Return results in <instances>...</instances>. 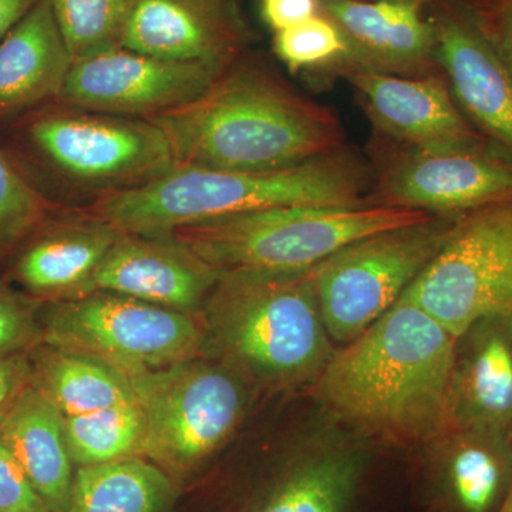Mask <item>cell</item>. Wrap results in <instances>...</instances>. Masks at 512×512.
Listing matches in <instances>:
<instances>
[{"label": "cell", "instance_id": "1", "mask_svg": "<svg viewBox=\"0 0 512 512\" xmlns=\"http://www.w3.org/2000/svg\"><path fill=\"white\" fill-rule=\"evenodd\" d=\"M456 338L400 296L362 335L336 348L312 397L382 450L414 453L448 424Z\"/></svg>", "mask_w": 512, "mask_h": 512}, {"label": "cell", "instance_id": "2", "mask_svg": "<svg viewBox=\"0 0 512 512\" xmlns=\"http://www.w3.org/2000/svg\"><path fill=\"white\" fill-rule=\"evenodd\" d=\"M178 165L279 171L343 150L330 111L305 99L261 64L235 60L197 99L151 117Z\"/></svg>", "mask_w": 512, "mask_h": 512}, {"label": "cell", "instance_id": "3", "mask_svg": "<svg viewBox=\"0 0 512 512\" xmlns=\"http://www.w3.org/2000/svg\"><path fill=\"white\" fill-rule=\"evenodd\" d=\"M198 318L205 357L255 389H311L336 350L311 269L222 271Z\"/></svg>", "mask_w": 512, "mask_h": 512}, {"label": "cell", "instance_id": "4", "mask_svg": "<svg viewBox=\"0 0 512 512\" xmlns=\"http://www.w3.org/2000/svg\"><path fill=\"white\" fill-rule=\"evenodd\" d=\"M369 177L345 150L264 173L177 165L131 190L101 195L89 214L123 234L165 235L181 225L276 207H359Z\"/></svg>", "mask_w": 512, "mask_h": 512}, {"label": "cell", "instance_id": "5", "mask_svg": "<svg viewBox=\"0 0 512 512\" xmlns=\"http://www.w3.org/2000/svg\"><path fill=\"white\" fill-rule=\"evenodd\" d=\"M8 124L0 148L33 183L45 175L101 197L150 183L178 165L164 131L146 119L55 100Z\"/></svg>", "mask_w": 512, "mask_h": 512}, {"label": "cell", "instance_id": "6", "mask_svg": "<svg viewBox=\"0 0 512 512\" xmlns=\"http://www.w3.org/2000/svg\"><path fill=\"white\" fill-rule=\"evenodd\" d=\"M380 456L315 400L298 436L225 477L210 512H376Z\"/></svg>", "mask_w": 512, "mask_h": 512}, {"label": "cell", "instance_id": "7", "mask_svg": "<svg viewBox=\"0 0 512 512\" xmlns=\"http://www.w3.org/2000/svg\"><path fill=\"white\" fill-rule=\"evenodd\" d=\"M431 217L376 202L359 207H276L191 222L165 235L221 272L306 271L352 242Z\"/></svg>", "mask_w": 512, "mask_h": 512}, {"label": "cell", "instance_id": "8", "mask_svg": "<svg viewBox=\"0 0 512 512\" xmlns=\"http://www.w3.org/2000/svg\"><path fill=\"white\" fill-rule=\"evenodd\" d=\"M126 376L143 413L140 457L180 487L232 439L247 412L248 384L211 357Z\"/></svg>", "mask_w": 512, "mask_h": 512}, {"label": "cell", "instance_id": "9", "mask_svg": "<svg viewBox=\"0 0 512 512\" xmlns=\"http://www.w3.org/2000/svg\"><path fill=\"white\" fill-rule=\"evenodd\" d=\"M42 343L97 357L124 375L205 356L200 318L109 292L40 303Z\"/></svg>", "mask_w": 512, "mask_h": 512}, {"label": "cell", "instance_id": "10", "mask_svg": "<svg viewBox=\"0 0 512 512\" xmlns=\"http://www.w3.org/2000/svg\"><path fill=\"white\" fill-rule=\"evenodd\" d=\"M458 218L431 217L377 232L311 268L320 313L335 345L352 342L399 301Z\"/></svg>", "mask_w": 512, "mask_h": 512}, {"label": "cell", "instance_id": "11", "mask_svg": "<svg viewBox=\"0 0 512 512\" xmlns=\"http://www.w3.org/2000/svg\"><path fill=\"white\" fill-rule=\"evenodd\" d=\"M402 296L454 338L485 316L512 312V201L458 218Z\"/></svg>", "mask_w": 512, "mask_h": 512}, {"label": "cell", "instance_id": "12", "mask_svg": "<svg viewBox=\"0 0 512 512\" xmlns=\"http://www.w3.org/2000/svg\"><path fill=\"white\" fill-rule=\"evenodd\" d=\"M224 70L114 47L74 60L57 100L79 109L147 120L197 99Z\"/></svg>", "mask_w": 512, "mask_h": 512}, {"label": "cell", "instance_id": "13", "mask_svg": "<svg viewBox=\"0 0 512 512\" xmlns=\"http://www.w3.org/2000/svg\"><path fill=\"white\" fill-rule=\"evenodd\" d=\"M419 510L500 512L512 487V431L448 424L412 453Z\"/></svg>", "mask_w": 512, "mask_h": 512}, {"label": "cell", "instance_id": "14", "mask_svg": "<svg viewBox=\"0 0 512 512\" xmlns=\"http://www.w3.org/2000/svg\"><path fill=\"white\" fill-rule=\"evenodd\" d=\"M512 201V160L480 147L404 150L377 185V204L463 217Z\"/></svg>", "mask_w": 512, "mask_h": 512}, {"label": "cell", "instance_id": "15", "mask_svg": "<svg viewBox=\"0 0 512 512\" xmlns=\"http://www.w3.org/2000/svg\"><path fill=\"white\" fill-rule=\"evenodd\" d=\"M436 62L454 100L512 157V72L471 0H434Z\"/></svg>", "mask_w": 512, "mask_h": 512}, {"label": "cell", "instance_id": "16", "mask_svg": "<svg viewBox=\"0 0 512 512\" xmlns=\"http://www.w3.org/2000/svg\"><path fill=\"white\" fill-rule=\"evenodd\" d=\"M220 275L221 271L170 235L123 234L97 268L84 295L116 293L198 316Z\"/></svg>", "mask_w": 512, "mask_h": 512}, {"label": "cell", "instance_id": "17", "mask_svg": "<svg viewBox=\"0 0 512 512\" xmlns=\"http://www.w3.org/2000/svg\"><path fill=\"white\" fill-rule=\"evenodd\" d=\"M248 40L235 0H133L121 47L227 69Z\"/></svg>", "mask_w": 512, "mask_h": 512}, {"label": "cell", "instance_id": "18", "mask_svg": "<svg viewBox=\"0 0 512 512\" xmlns=\"http://www.w3.org/2000/svg\"><path fill=\"white\" fill-rule=\"evenodd\" d=\"M346 76L373 126L406 150L480 147L440 77L367 69L350 70Z\"/></svg>", "mask_w": 512, "mask_h": 512}, {"label": "cell", "instance_id": "19", "mask_svg": "<svg viewBox=\"0 0 512 512\" xmlns=\"http://www.w3.org/2000/svg\"><path fill=\"white\" fill-rule=\"evenodd\" d=\"M121 235L86 210H62L6 259L5 281L43 302L79 298Z\"/></svg>", "mask_w": 512, "mask_h": 512}, {"label": "cell", "instance_id": "20", "mask_svg": "<svg viewBox=\"0 0 512 512\" xmlns=\"http://www.w3.org/2000/svg\"><path fill=\"white\" fill-rule=\"evenodd\" d=\"M424 0H322V12L345 33L353 70L424 76L436 62V35Z\"/></svg>", "mask_w": 512, "mask_h": 512}, {"label": "cell", "instance_id": "21", "mask_svg": "<svg viewBox=\"0 0 512 512\" xmlns=\"http://www.w3.org/2000/svg\"><path fill=\"white\" fill-rule=\"evenodd\" d=\"M448 424L512 431V312L485 316L456 338Z\"/></svg>", "mask_w": 512, "mask_h": 512}, {"label": "cell", "instance_id": "22", "mask_svg": "<svg viewBox=\"0 0 512 512\" xmlns=\"http://www.w3.org/2000/svg\"><path fill=\"white\" fill-rule=\"evenodd\" d=\"M73 62L50 0H40L0 40V121L59 99Z\"/></svg>", "mask_w": 512, "mask_h": 512}, {"label": "cell", "instance_id": "23", "mask_svg": "<svg viewBox=\"0 0 512 512\" xmlns=\"http://www.w3.org/2000/svg\"><path fill=\"white\" fill-rule=\"evenodd\" d=\"M0 431L49 510L69 512L76 467L62 412L29 384L0 416Z\"/></svg>", "mask_w": 512, "mask_h": 512}, {"label": "cell", "instance_id": "24", "mask_svg": "<svg viewBox=\"0 0 512 512\" xmlns=\"http://www.w3.org/2000/svg\"><path fill=\"white\" fill-rule=\"evenodd\" d=\"M29 360L30 386L64 417L136 402L128 377L97 357L40 343L30 350Z\"/></svg>", "mask_w": 512, "mask_h": 512}, {"label": "cell", "instance_id": "25", "mask_svg": "<svg viewBox=\"0 0 512 512\" xmlns=\"http://www.w3.org/2000/svg\"><path fill=\"white\" fill-rule=\"evenodd\" d=\"M180 484L140 456L76 468L69 512H174Z\"/></svg>", "mask_w": 512, "mask_h": 512}, {"label": "cell", "instance_id": "26", "mask_svg": "<svg viewBox=\"0 0 512 512\" xmlns=\"http://www.w3.org/2000/svg\"><path fill=\"white\" fill-rule=\"evenodd\" d=\"M67 447L74 467H92L140 456L144 419L137 402L64 417Z\"/></svg>", "mask_w": 512, "mask_h": 512}, {"label": "cell", "instance_id": "27", "mask_svg": "<svg viewBox=\"0 0 512 512\" xmlns=\"http://www.w3.org/2000/svg\"><path fill=\"white\" fill-rule=\"evenodd\" d=\"M73 59L120 47L133 0H50Z\"/></svg>", "mask_w": 512, "mask_h": 512}, {"label": "cell", "instance_id": "28", "mask_svg": "<svg viewBox=\"0 0 512 512\" xmlns=\"http://www.w3.org/2000/svg\"><path fill=\"white\" fill-rule=\"evenodd\" d=\"M62 210L0 148V265Z\"/></svg>", "mask_w": 512, "mask_h": 512}, {"label": "cell", "instance_id": "29", "mask_svg": "<svg viewBox=\"0 0 512 512\" xmlns=\"http://www.w3.org/2000/svg\"><path fill=\"white\" fill-rule=\"evenodd\" d=\"M274 52L293 73L319 70H353V52L349 40L329 16L319 15L275 33Z\"/></svg>", "mask_w": 512, "mask_h": 512}, {"label": "cell", "instance_id": "30", "mask_svg": "<svg viewBox=\"0 0 512 512\" xmlns=\"http://www.w3.org/2000/svg\"><path fill=\"white\" fill-rule=\"evenodd\" d=\"M39 299L0 281V356L29 353L42 343Z\"/></svg>", "mask_w": 512, "mask_h": 512}, {"label": "cell", "instance_id": "31", "mask_svg": "<svg viewBox=\"0 0 512 512\" xmlns=\"http://www.w3.org/2000/svg\"><path fill=\"white\" fill-rule=\"evenodd\" d=\"M0 512H52L30 484L25 471L3 440L2 431H0Z\"/></svg>", "mask_w": 512, "mask_h": 512}, {"label": "cell", "instance_id": "32", "mask_svg": "<svg viewBox=\"0 0 512 512\" xmlns=\"http://www.w3.org/2000/svg\"><path fill=\"white\" fill-rule=\"evenodd\" d=\"M322 12V0H261L262 20L274 33L292 28Z\"/></svg>", "mask_w": 512, "mask_h": 512}, {"label": "cell", "instance_id": "33", "mask_svg": "<svg viewBox=\"0 0 512 512\" xmlns=\"http://www.w3.org/2000/svg\"><path fill=\"white\" fill-rule=\"evenodd\" d=\"M29 353L0 356V413L30 384Z\"/></svg>", "mask_w": 512, "mask_h": 512}, {"label": "cell", "instance_id": "34", "mask_svg": "<svg viewBox=\"0 0 512 512\" xmlns=\"http://www.w3.org/2000/svg\"><path fill=\"white\" fill-rule=\"evenodd\" d=\"M485 26L512 72V0H490L481 10Z\"/></svg>", "mask_w": 512, "mask_h": 512}, {"label": "cell", "instance_id": "35", "mask_svg": "<svg viewBox=\"0 0 512 512\" xmlns=\"http://www.w3.org/2000/svg\"><path fill=\"white\" fill-rule=\"evenodd\" d=\"M40 0H0V40L25 19Z\"/></svg>", "mask_w": 512, "mask_h": 512}, {"label": "cell", "instance_id": "36", "mask_svg": "<svg viewBox=\"0 0 512 512\" xmlns=\"http://www.w3.org/2000/svg\"><path fill=\"white\" fill-rule=\"evenodd\" d=\"M500 512H512V487L510 494H508L507 500H505L503 508H501Z\"/></svg>", "mask_w": 512, "mask_h": 512}, {"label": "cell", "instance_id": "37", "mask_svg": "<svg viewBox=\"0 0 512 512\" xmlns=\"http://www.w3.org/2000/svg\"><path fill=\"white\" fill-rule=\"evenodd\" d=\"M419 512H434V511H430V510H419Z\"/></svg>", "mask_w": 512, "mask_h": 512}, {"label": "cell", "instance_id": "38", "mask_svg": "<svg viewBox=\"0 0 512 512\" xmlns=\"http://www.w3.org/2000/svg\"><path fill=\"white\" fill-rule=\"evenodd\" d=\"M424 2H431V0H424Z\"/></svg>", "mask_w": 512, "mask_h": 512}]
</instances>
